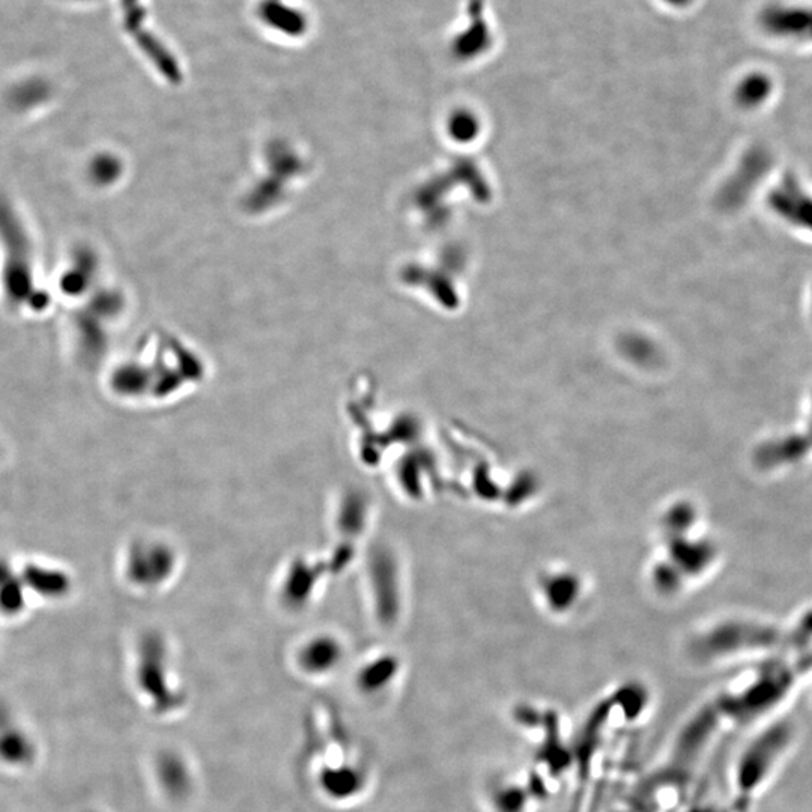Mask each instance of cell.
<instances>
[{"label":"cell","mask_w":812,"mask_h":812,"mask_svg":"<svg viewBox=\"0 0 812 812\" xmlns=\"http://www.w3.org/2000/svg\"><path fill=\"white\" fill-rule=\"evenodd\" d=\"M793 739L795 728L788 720H778L760 732L740 756L736 771L739 790L744 795L760 790L790 750Z\"/></svg>","instance_id":"6da1fadb"},{"label":"cell","mask_w":812,"mask_h":812,"mask_svg":"<svg viewBox=\"0 0 812 812\" xmlns=\"http://www.w3.org/2000/svg\"><path fill=\"white\" fill-rule=\"evenodd\" d=\"M760 32L786 46H812V2L775 0L756 15Z\"/></svg>","instance_id":"7a4b0ae2"},{"label":"cell","mask_w":812,"mask_h":812,"mask_svg":"<svg viewBox=\"0 0 812 812\" xmlns=\"http://www.w3.org/2000/svg\"><path fill=\"white\" fill-rule=\"evenodd\" d=\"M494 45L495 29L487 14L486 0H469L465 23L451 38V53L459 61H475L489 53Z\"/></svg>","instance_id":"3957f363"},{"label":"cell","mask_w":812,"mask_h":812,"mask_svg":"<svg viewBox=\"0 0 812 812\" xmlns=\"http://www.w3.org/2000/svg\"><path fill=\"white\" fill-rule=\"evenodd\" d=\"M170 556L165 546L136 542L126 556V577L142 587H150L168 577Z\"/></svg>","instance_id":"277c9868"},{"label":"cell","mask_w":812,"mask_h":812,"mask_svg":"<svg viewBox=\"0 0 812 812\" xmlns=\"http://www.w3.org/2000/svg\"><path fill=\"white\" fill-rule=\"evenodd\" d=\"M771 208L787 225L812 232V193L798 180L783 181L772 193Z\"/></svg>","instance_id":"5b68a950"},{"label":"cell","mask_w":812,"mask_h":812,"mask_svg":"<svg viewBox=\"0 0 812 812\" xmlns=\"http://www.w3.org/2000/svg\"><path fill=\"white\" fill-rule=\"evenodd\" d=\"M20 580L25 584L27 592L35 593L43 599H63L73 590V580L65 570L39 562H29L23 569Z\"/></svg>","instance_id":"8992f818"},{"label":"cell","mask_w":812,"mask_h":812,"mask_svg":"<svg viewBox=\"0 0 812 812\" xmlns=\"http://www.w3.org/2000/svg\"><path fill=\"white\" fill-rule=\"evenodd\" d=\"M775 94V81L763 70H752L744 73L736 83L735 98L744 109H759L767 105Z\"/></svg>","instance_id":"52a82bcc"},{"label":"cell","mask_w":812,"mask_h":812,"mask_svg":"<svg viewBox=\"0 0 812 812\" xmlns=\"http://www.w3.org/2000/svg\"><path fill=\"white\" fill-rule=\"evenodd\" d=\"M34 756V743L27 738L26 732L19 728H8L0 736V759L8 763H27Z\"/></svg>","instance_id":"ba28073f"},{"label":"cell","mask_w":812,"mask_h":812,"mask_svg":"<svg viewBox=\"0 0 812 812\" xmlns=\"http://www.w3.org/2000/svg\"><path fill=\"white\" fill-rule=\"evenodd\" d=\"M26 587L20 577L14 575L0 587V613L19 616L26 608Z\"/></svg>","instance_id":"9c48e42d"},{"label":"cell","mask_w":812,"mask_h":812,"mask_svg":"<svg viewBox=\"0 0 812 812\" xmlns=\"http://www.w3.org/2000/svg\"><path fill=\"white\" fill-rule=\"evenodd\" d=\"M696 2L699 0H659L660 5L667 8V10L676 11V13L691 10Z\"/></svg>","instance_id":"30bf717a"},{"label":"cell","mask_w":812,"mask_h":812,"mask_svg":"<svg viewBox=\"0 0 812 812\" xmlns=\"http://www.w3.org/2000/svg\"><path fill=\"white\" fill-rule=\"evenodd\" d=\"M14 577V570L11 568L10 561L5 558L0 557V587L10 581Z\"/></svg>","instance_id":"8fae6325"}]
</instances>
